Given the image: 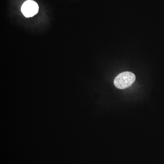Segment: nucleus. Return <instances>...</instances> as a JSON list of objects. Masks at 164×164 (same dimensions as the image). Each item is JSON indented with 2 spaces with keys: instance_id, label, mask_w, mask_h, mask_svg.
Returning <instances> with one entry per match:
<instances>
[{
  "instance_id": "f257e3e1",
  "label": "nucleus",
  "mask_w": 164,
  "mask_h": 164,
  "mask_svg": "<svg viewBox=\"0 0 164 164\" xmlns=\"http://www.w3.org/2000/svg\"><path fill=\"white\" fill-rule=\"evenodd\" d=\"M136 77L133 73L125 72L120 73L114 80V85L117 88L120 90L129 88L133 84Z\"/></svg>"
},
{
  "instance_id": "f03ea898",
  "label": "nucleus",
  "mask_w": 164,
  "mask_h": 164,
  "mask_svg": "<svg viewBox=\"0 0 164 164\" xmlns=\"http://www.w3.org/2000/svg\"><path fill=\"white\" fill-rule=\"evenodd\" d=\"M38 4L33 0H27L25 2L20 8L22 14L26 18L33 17L39 11Z\"/></svg>"
}]
</instances>
